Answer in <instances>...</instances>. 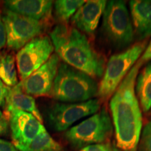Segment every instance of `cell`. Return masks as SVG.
<instances>
[{
	"label": "cell",
	"instance_id": "5",
	"mask_svg": "<svg viewBox=\"0 0 151 151\" xmlns=\"http://www.w3.org/2000/svg\"><path fill=\"white\" fill-rule=\"evenodd\" d=\"M113 127L109 112L103 108L68 129L65 138L73 148L82 149L90 145L105 142L112 134Z\"/></svg>",
	"mask_w": 151,
	"mask_h": 151
},
{
	"label": "cell",
	"instance_id": "24",
	"mask_svg": "<svg viewBox=\"0 0 151 151\" xmlns=\"http://www.w3.org/2000/svg\"><path fill=\"white\" fill-rule=\"evenodd\" d=\"M151 60V41L150 43L148 44V46H147L146 49L145 50V51L143 52L142 56L141 57V58L138 60V62L141 65H142L144 62L150 61Z\"/></svg>",
	"mask_w": 151,
	"mask_h": 151
},
{
	"label": "cell",
	"instance_id": "8",
	"mask_svg": "<svg viewBox=\"0 0 151 151\" xmlns=\"http://www.w3.org/2000/svg\"><path fill=\"white\" fill-rule=\"evenodd\" d=\"M6 31V45L14 50H20L42 32L41 21L4 9L2 14Z\"/></svg>",
	"mask_w": 151,
	"mask_h": 151
},
{
	"label": "cell",
	"instance_id": "4",
	"mask_svg": "<svg viewBox=\"0 0 151 151\" xmlns=\"http://www.w3.org/2000/svg\"><path fill=\"white\" fill-rule=\"evenodd\" d=\"M102 30L113 48L122 50L131 46L134 39V31L124 1H107L103 14Z\"/></svg>",
	"mask_w": 151,
	"mask_h": 151
},
{
	"label": "cell",
	"instance_id": "2",
	"mask_svg": "<svg viewBox=\"0 0 151 151\" xmlns=\"http://www.w3.org/2000/svg\"><path fill=\"white\" fill-rule=\"evenodd\" d=\"M56 54L71 67L92 78H100L104 73L105 60L81 31L62 24L50 33Z\"/></svg>",
	"mask_w": 151,
	"mask_h": 151
},
{
	"label": "cell",
	"instance_id": "6",
	"mask_svg": "<svg viewBox=\"0 0 151 151\" xmlns=\"http://www.w3.org/2000/svg\"><path fill=\"white\" fill-rule=\"evenodd\" d=\"M146 48V42H139L111 57L99 86L98 96L100 98L108 99L114 94Z\"/></svg>",
	"mask_w": 151,
	"mask_h": 151
},
{
	"label": "cell",
	"instance_id": "18",
	"mask_svg": "<svg viewBox=\"0 0 151 151\" xmlns=\"http://www.w3.org/2000/svg\"><path fill=\"white\" fill-rule=\"evenodd\" d=\"M0 79L5 86L9 87L18 84L15 58L8 52L0 53Z\"/></svg>",
	"mask_w": 151,
	"mask_h": 151
},
{
	"label": "cell",
	"instance_id": "25",
	"mask_svg": "<svg viewBox=\"0 0 151 151\" xmlns=\"http://www.w3.org/2000/svg\"><path fill=\"white\" fill-rule=\"evenodd\" d=\"M0 151H18L14 144L0 139Z\"/></svg>",
	"mask_w": 151,
	"mask_h": 151
},
{
	"label": "cell",
	"instance_id": "12",
	"mask_svg": "<svg viewBox=\"0 0 151 151\" xmlns=\"http://www.w3.org/2000/svg\"><path fill=\"white\" fill-rule=\"evenodd\" d=\"M106 3L104 0L86 1L71 18V22L81 32L92 35L99 25Z\"/></svg>",
	"mask_w": 151,
	"mask_h": 151
},
{
	"label": "cell",
	"instance_id": "26",
	"mask_svg": "<svg viewBox=\"0 0 151 151\" xmlns=\"http://www.w3.org/2000/svg\"><path fill=\"white\" fill-rule=\"evenodd\" d=\"M6 86L0 79V106L5 105V92Z\"/></svg>",
	"mask_w": 151,
	"mask_h": 151
},
{
	"label": "cell",
	"instance_id": "19",
	"mask_svg": "<svg viewBox=\"0 0 151 151\" xmlns=\"http://www.w3.org/2000/svg\"><path fill=\"white\" fill-rule=\"evenodd\" d=\"M86 2L83 0H58L55 1L57 18L62 22H67L78 9Z\"/></svg>",
	"mask_w": 151,
	"mask_h": 151
},
{
	"label": "cell",
	"instance_id": "11",
	"mask_svg": "<svg viewBox=\"0 0 151 151\" xmlns=\"http://www.w3.org/2000/svg\"><path fill=\"white\" fill-rule=\"evenodd\" d=\"M9 125L14 146L27 144L46 130L42 122L31 113L16 109H9Z\"/></svg>",
	"mask_w": 151,
	"mask_h": 151
},
{
	"label": "cell",
	"instance_id": "22",
	"mask_svg": "<svg viewBox=\"0 0 151 151\" xmlns=\"http://www.w3.org/2000/svg\"><path fill=\"white\" fill-rule=\"evenodd\" d=\"M6 44V31L3 20L2 14L0 12V50L5 46Z\"/></svg>",
	"mask_w": 151,
	"mask_h": 151
},
{
	"label": "cell",
	"instance_id": "3",
	"mask_svg": "<svg viewBox=\"0 0 151 151\" xmlns=\"http://www.w3.org/2000/svg\"><path fill=\"white\" fill-rule=\"evenodd\" d=\"M99 86L89 75L65 62L60 63L50 94L62 102L78 103L98 95Z\"/></svg>",
	"mask_w": 151,
	"mask_h": 151
},
{
	"label": "cell",
	"instance_id": "16",
	"mask_svg": "<svg viewBox=\"0 0 151 151\" xmlns=\"http://www.w3.org/2000/svg\"><path fill=\"white\" fill-rule=\"evenodd\" d=\"M136 94L143 112L151 109V60L137 76Z\"/></svg>",
	"mask_w": 151,
	"mask_h": 151
},
{
	"label": "cell",
	"instance_id": "21",
	"mask_svg": "<svg viewBox=\"0 0 151 151\" xmlns=\"http://www.w3.org/2000/svg\"><path fill=\"white\" fill-rule=\"evenodd\" d=\"M80 151H114L109 143H97L90 145L81 149Z\"/></svg>",
	"mask_w": 151,
	"mask_h": 151
},
{
	"label": "cell",
	"instance_id": "14",
	"mask_svg": "<svg viewBox=\"0 0 151 151\" xmlns=\"http://www.w3.org/2000/svg\"><path fill=\"white\" fill-rule=\"evenodd\" d=\"M134 31L138 39L143 40L151 36V0L129 1Z\"/></svg>",
	"mask_w": 151,
	"mask_h": 151
},
{
	"label": "cell",
	"instance_id": "15",
	"mask_svg": "<svg viewBox=\"0 0 151 151\" xmlns=\"http://www.w3.org/2000/svg\"><path fill=\"white\" fill-rule=\"evenodd\" d=\"M5 88V104L7 110L16 109L29 113L42 122V116L36 105L35 99L25 93L19 83L14 87L6 86Z\"/></svg>",
	"mask_w": 151,
	"mask_h": 151
},
{
	"label": "cell",
	"instance_id": "9",
	"mask_svg": "<svg viewBox=\"0 0 151 151\" xmlns=\"http://www.w3.org/2000/svg\"><path fill=\"white\" fill-rule=\"evenodd\" d=\"M53 50L51 39L46 36L35 37L22 47L16 56L17 67L22 81L46 63Z\"/></svg>",
	"mask_w": 151,
	"mask_h": 151
},
{
	"label": "cell",
	"instance_id": "1",
	"mask_svg": "<svg viewBox=\"0 0 151 151\" xmlns=\"http://www.w3.org/2000/svg\"><path fill=\"white\" fill-rule=\"evenodd\" d=\"M141 65L130 69L110 101L116 145L122 151H137L142 129V114L135 92Z\"/></svg>",
	"mask_w": 151,
	"mask_h": 151
},
{
	"label": "cell",
	"instance_id": "20",
	"mask_svg": "<svg viewBox=\"0 0 151 151\" xmlns=\"http://www.w3.org/2000/svg\"><path fill=\"white\" fill-rule=\"evenodd\" d=\"M140 137L138 144L139 151H151V121L144 126Z\"/></svg>",
	"mask_w": 151,
	"mask_h": 151
},
{
	"label": "cell",
	"instance_id": "23",
	"mask_svg": "<svg viewBox=\"0 0 151 151\" xmlns=\"http://www.w3.org/2000/svg\"><path fill=\"white\" fill-rule=\"evenodd\" d=\"M9 129V121L4 116L2 111L0 110V136L4 135Z\"/></svg>",
	"mask_w": 151,
	"mask_h": 151
},
{
	"label": "cell",
	"instance_id": "7",
	"mask_svg": "<svg viewBox=\"0 0 151 151\" xmlns=\"http://www.w3.org/2000/svg\"><path fill=\"white\" fill-rule=\"evenodd\" d=\"M100 107L98 99L78 103H55L47 110V120L55 131L64 132L78 120L97 113Z\"/></svg>",
	"mask_w": 151,
	"mask_h": 151
},
{
	"label": "cell",
	"instance_id": "13",
	"mask_svg": "<svg viewBox=\"0 0 151 151\" xmlns=\"http://www.w3.org/2000/svg\"><path fill=\"white\" fill-rule=\"evenodd\" d=\"M4 6L7 10L41 21L50 17L52 1L49 0H9L4 1Z\"/></svg>",
	"mask_w": 151,
	"mask_h": 151
},
{
	"label": "cell",
	"instance_id": "17",
	"mask_svg": "<svg viewBox=\"0 0 151 151\" xmlns=\"http://www.w3.org/2000/svg\"><path fill=\"white\" fill-rule=\"evenodd\" d=\"M18 151H62V147L46 130L24 146L16 147Z\"/></svg>",
	"mask_w": 151,
	"mask_h": 151
},
{
	"label": "cell",
	"instance_id": "10",
	"mask_svg": "<svg viewBox=\"0 0 151 151\" xmlns=\"http://www.w3.org/2000/svg\"><path fill=\"white\" fill-rule=\"evenodd\" d=\"M60 63L58 55L52 54L46 63L19 83V85L29 95L38 97L50 94Z\"/></svg>",
	"mask_w": 151,
	"mask_h": 151
}]
</instances>
